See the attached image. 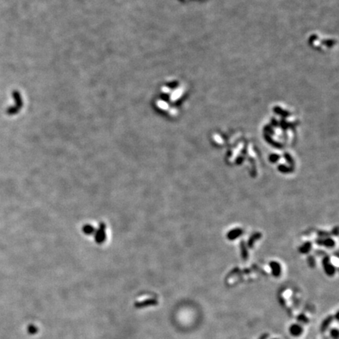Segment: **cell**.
Returning a JSON list of instances; mask_svg holds the SVG:
<instances>
[{"label": "cell", "mask_w": 339, "mask_h": 339, "mask_svg": "<svg viewBox=\"0 0 339 339\" xmlns=\"http://www.w3.org/2000/svg\"><path fill=\"white\" fill-rule=\"evenodd\" d=\"M157 303H158L157 301H155V300H154V299H148V300H146L145 301H142V302L136 304L135 306H136V307H138V308H141L148 306H155V305H156Z\"/></svg>", "instance_id": "cell-1"}, {"label": "cell", "mask_w": 339, "mask_h": 339, "mask_svg": "<svg viewBox=\"0 0 339 339\" xmlns=\"http://www.w3.org/2000/svg\"><path fill=\"white\" fill-rule=\"evenodd\" d=\"M290 331H291V334L292 335H294V336H298V335H300V334H301V332H302V328H301V327H300L299 325L294 324L292 325L291 327V328H290Z\"/></svg>", "instance_id": "cell-2"}, {"label": "cell", "mask_w": 339, "mask_h": 339, "mask_svg": "<svg viewBox=\"0 0 339 339\" xmlns=\"http://www.w3.org/2000/svg\"><path fill=\"white\" fill-rule=\"evenodd\" d=\"M332 320H333V316H328V317L326 318V319L323 320V322L322 324H321V330H322L323 332L325 331V330L328 328L329 325L331 323Z\"/></svg>", "instance_id": "cell-3"}, {"label": "cell", "mask_w": 339, "mask_h": 339, "mask_svg": "<svg viewBox=\"0 0 339 339\" xmlns=\"http://www.w3.org/2000/svg\"><path fill=\"white\" fill-rule=\"evenodd\" d=\"M331 336L334 338V339L338 338V330L337 329H334L331 330Z\"/></svg>", "instance_id": "cell-4"}, {"label": "cell", "mask_w": 339, "mask_h": 339, "mask_svg": "<svg viewBox=\"0 0 339 339\" xmlns=\"http://www.w3.org/2000/svg\"><path fill=\"white\" fill-rule=\"evenodd\" d=\"M30 328H31V334H35V333H36V332L37 331V328H36V327H34V326H31V327H30Z\"/></svg>", "instance_id": "cell-5"}, {"label": "cell", "mask_w": 339, "mask_h": 339, "mask_svg": "<svg viewBox=\"0 0 339 339\" xmlns=\"http://www.w3.org/2000/svg\"><path fill=\"white\" fill-rule=\"evenodd\" d=\"M267 337H268V334H265V335H263V336L261 337L260 339H266V338H267Z\"/></svg>", "instance_id": "cell-6"}]
</instances>
